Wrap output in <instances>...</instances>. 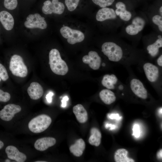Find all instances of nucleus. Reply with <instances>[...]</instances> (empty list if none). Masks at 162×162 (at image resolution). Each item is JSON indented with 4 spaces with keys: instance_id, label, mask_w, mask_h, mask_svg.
I'll use <instances>...</instances> for the list:
<instances>
[{
    "instance_id": "nucleus-3",
    "label": "nucleus",
    "mask_w": 162,
    "mask_h": 162,
    "mask_svg": "<svg viewBox=\"0 0 162 162\" xmlns=\"http://www.w3.org/2000/svg\"><path fill=\"white\" fill-rule=\"evenodd\" d=\"M50 68L55 74L64 75L68 71V68L65 62L61 57L59 51L56 49L51 50L49 53Z\"/></svg>"
},
{
    "instance_id": "nucleus-13",
    "label": "nucleus",
    "mask_w": 162,
    "mask_h": 162,
    "mask_svg": "<svg viewBox=\"0 0 162 162\" xmlns=\"http://www.w3.org/2000/svg\"><path fill=\"white\" fill-rule=\"evenodd\" d=\"M130 88L134 94L143 99L147 98L148 93L142 83L139 80L134 78L130 82Z\"/></svg>"
},
{
    "instance_id": "nucleus-29",
    "label": "nucleus",
    "mask_w": 162,
    "mask_h": 162,
    "mask_svg": "<svg viewBox=\"0 0 162 162\" xmlns=\"http://www.w3.org/2000/svg\"><path fill=\"white\" fill-rule=\"evenodd\" d=\"M18 4L17 0H4V7L10 10L15 9Z\"/></svg>"
},
{
    "instance_id": "nucleus-25",
    "label": "nucleus",
    "mask_w": 162,
    "mask_h": 162,
    "mask_svg": "<svg viewBox=\"0 0 162 162\" xmlns=\"http://www.w3.org/2000/svg\"><path fill=\"white\" fill-rule=\"evenodd\" d=\"M101 134L98 129L96 128H92L90 130V136L88 139L90 144L98 146L101 142Z\"/></svg>"
},
{
    "instance_id": "nucleus-14",
    "label": "nucleus",
    "mask_w": 162,
    "mask_h": 162,
    "mask_svg": "<svg viewBox=\"0 0 162 162\" xmlns=\"http://www.w3.org/2000/svg\"><path fill=\"white\" fill-rule=\"evenodd\" d=\"M143 68L149 81L154 82L158 80L159 76V70L157 66L151 63L147 62L144 64Z\"/></svg>"
},
{
    "instance_id": "nucleus-18",
    "label": "nucleus",
    "mask_w": 162,
    "mask_h": 162,
    "mask_svg": "<svg viewBox=\"0 0 162 162\" xmlns=\"http://www.w3.org/2000/svg\"><path fill=\"white\" fill-rule=\"evenodd\" d=\"M27 92L31 99L37 100L42 96L44 91L42 87L39 83L33 82L28 88Z\"/></svg>"
},
{
    "instance_id": "nucleus-36",
    "label": "nucleus",
    "mask_w": 162,
    "mask_h": 162,
    "mask_svg": "<svg viewBox=\"0 0 162 162\" xmlns=\"http://www.w3.org/2000/svg\"><path fill=\"white\" fill-rule=\"evenodd\" d=\"M162 149H160L159 151L157 154V157L158 159H161L162 157Z\"/></svg>"
},
{
    "instance_id": "nucleus-4",
    "label": "nucleus",
    "mask_w": 162,
    "mask_h": 162,
    "mask_svg": "<svg viewBox=\"0 0 162 162\" xmlns=\"http://www.w3.org/2000/svg\"><path fill=\"white\" fill-rule=\"evenodd\" d=\"M52 122L51 118L46 114L38 115L31 120L28 126L29 130L34 133L42 132L46 130Z\"/></svg>"
},
{
    "instance_id": "nucleus-5",
    "label": "nucleus",
    "mask_w": 162,
    "mask_h": 162,
    "mask_svg": "<svg viewBox=\"0 0 162 162\" xmlns=\"http://www.w3.org/2000/svg\"><path fill=\"white\" fill-rule=\"evenodd\" d=\"M9 69L12 74L20 77H25L28 74L27 66L25 64L22 58L20 56L15 54L10 59Z\"/></svg>"
},
{
    "instance_id": "nucleus-10",
    "label": "nucleus",
    "mask_w": 162,
    "mask_h": 162,
    "mask_svg": "<svg viewBox=\"0 0 162 162\" xmlns=\"http://www.w3.org/2000/svg\"><path fill=\"white\" fill-rule=\"evenodd\" d=\"M21 110V107L19 105L14 104H7L0 111V118L4 121H9L14 117L15 114Z\"/></svg>"
},
{
    "instance_id": "nucleus-28",
    "label": "nucleus",
    "mask_w": 162,
    "mask_h": 162,
    "mask_svg": "<svg viewBox=\"0 0 162 162\" xmlns=\"http://www.w3.org/2000/svg\"><path fill=\"white\" fill-rule=\"evenodd\" d=\"M79 1L80 0H65V3L68 10L72 11L76 8Z\"/></svg>"
},
{
    "instance_id": "nucleus-33",
    "label": "nucleus",
    "mask_w": 162,
    "mask_h": 162,
    "mask_svg": "<svg viewBox=\"0 0 162 162\" xmlns=\"http://www.w3.org/2000/svg\"><path fill=\"white\" fill-rule=\"evenodd\" d=\"M69 100V98L68 96H65L64 97L62 100V104L61 106L62 107H65L67 105V102Z\"/></svg>"
},
{
    "instance_id": "nucleus-26",
    "label": "nucleus",
    "mask_w": 162,
    "mask_h": 162,
    "mask_svg": "<svg viewBox=\"0 0 162 162\" xmlns=\"http://www.w3.org/2000/svg\"><path fill=\"white\" fill-rule=\"evenodd\" d=\"M148 21L151 20L153 25L156 26L158 33H162V16L158 13L152 14L151 16L148 18Z\"/></svg>"
},
{
    "instance_id": "nucleus-19",
    "label": "nucleus",
    "mask_w": 162,
    "mask_h": 162,
    "mask_svg": "<svg viewBox=\"0 0 162 162\" xmlns=\"http://www.w3.org/2000/svg\"><path fill=\"white\" fill-rule=\"evenodd\" d=\"M0 21L4 28L11 30L13 28L14 20L12 15L8 12L2 11L0 12Z\"/></svg>"
},
{
    "instance_id": "nucleus-20",
    "label": "nucleus",
    "mask_w": 162,
    "mask_h": 162,
    "mask_svg": "<svg viewBox=\"0 0 162 162\" xmlns=\"http://www.w3.org/2000/svg\"><path fill=\"white\" fill-rule=\"evenodd\" d=\"M73 112L77 121L80 123L86 122L88 119L87 112L81 104H78L73 108Z\"/></svg>"
},
{
    "instance_id": "nucleus-32",
    "label": "nucleus",
    "mask_w": 162,
    "mask_h": 162,
    "mask_svg": "<svg viewBox=\"0 0 162 162\" xmlns=\"http://www.w3.org/2000/svg\"><path fill=\"white\" fill-rule=\"evenodd\" d=\"M133 130V135L136 137H139L140 135V128L139 125L136 124L134 125Z\"/></svg>"
},
{
    "instance_id": "nucleus-21",
    "label": "nucleus",
    "mask_w": 162,
    "mask_h": 162,
    "mask_svg": "<svg viewBox=\"0 0 162 162\" xmlns=\"http://www.w3.org/2000/svg\"><path fill=\"white\" fill-rule=\"evenodd\" d=\"M85 146L84 141L82 139H80L77 140L74 144L70 146L69 149L74 156L79 157L82 154Z\"/></svg>"
},
{
    "instance_id": "nucleus-37",
    "label": "nucleus",
    "mask_w": 162,
    "mask_h": 162,
    "mask_svg": "<svg viewBox=\"0 0 162 162\" xmlns=\"http://www.w3.org/2000/svg\"><path fill=\"white\" fill-rule=\"evenodd\" d=\"M4 146L3 142L0 140V149H2Z\"/></svg>"
},
{
    "instance_id": "nucleus-17",
    "label": "nucleus",
    "mask_w": 162,
    "mask_h": 162,
    "mask_svg": "<svg viewBox=\"0 0 162 162\" xmlns=\"http://www.w3.org/2000/svg\"><path fill=\"white\" fill-rule=\"evenodd\" d=\"M56 142V139L53 137H43L36 141L34 144V147L38 151H43L49 147L54 146Z\"/></svg>"
},
{
    "instance_id": "nucleus-27",
    "label": "nucleus",
    "mask_w": 162,
    "mask_h": 162,
    "mask_svg": "<svg viewBox=\"0 0 162 162\" xmlns=\"http://www.w3.org/2000/svg\"><path fill=\"white\" fill-rule=\"evenodd\" d=\"M96 4L101 8L106 7L112 4L115 0H92Z\"/></svg>"
},
{
    "instance_id": "nucleus-34",
    "label": "nucleus",
    "mask_w": 162,
    "mask_h": 162,
    "mask_svg": "<svg viewBox=\"0 0 162 162\" xmlns=\"http://www.w3.org/2000/svg\"><path fill=\"white\" fill-rule=\"evenodd\" d=\"M53 94H54L52 92H50L46 95V99L48 103H51L52 102V97Z\"/></svg>"
},
{
    "instance_id": "nucleus-7",
    "label": "nucleus",
    "mask_w": 162,
    "mask_h": 162,
    "mask_svg": "<svg viewBox=\"0 0 162 162\" xmlns=\"http://www.w3.org/2000/svg\"><path fill=\"white\" fill-rule=\"evenodd\" d=\"M24 25L26 28H39L43 29L47 27L44 18L38 13L28 15Z\"/></svg>"
},
{
    "instance_id": "nucleus-22",
    "label": "nucleus",
    "mask_w": 162,
    "mask_h": 162,
    "mask_svg": "<svg viewBox=\"0 0 162 162\" xmlns=\"http://www.w3.org/2000/svg\"><path fill=\"white\" fill-rule=\"evenodd\" d=\"M101 100L105 104L110 105L114 102L116 97L114 93L109 89H104L99 93Z\"/></svg>"
},
{
    "instance_id": "nucleus-8",
    "label": "nucleus",
    "mask_w": 162,
    "mask_h": 162,
    "mask_svg": "<svg viewBox=\"0 0 162 162\" xmlns=\"http://www.w3.org/2000/svg\"><path fill=\"white\" fill-rule=\"evenodd\" d=\"M64 9V4L58 1V0H49L44 3L42 7L43 12L45 14H51L52 13L61 14L63 13Z\"/></svg>"
},
{
    "instance_id": "nucleus-35",
    "label": "nucleus",
    "mask_w": 162,
    "mask_h": 162,
    "mask_svg": "<svg viewBox=\"0 0 162 162\" xmlns=\"http://www.w3.org/2000/svg\"><path fill=\"white\" fill-rule=\"evenodd\" d=\"M158 64L160 66H162V55H160L158 58L157 60Z\"/></svg>"
},
{
    "instance_id": "nucleus-15",
    "label": "nucleus",
    "mask_w": 162,
    "mask_h": 162,
    "mask_svg": "<svg viewBox=\"0 0 162 162\" xmlns=\"http://www.w3.org/2000/svg\"><path fill=\"white\" fill-rule=\"evenodd\" d=\"M5 152L10 159L17 162H24L26 159V155L20 152L18 149L13 146H8L5 148Z\"/></svg>"
},
{
    "instance_id": "nucleus-23",
    "label": "nucleus",
    "mask_w": 162,
    "mask_h": 162,
    "mask_svg": "<svg viewBox=\"0 0 162 162\" xmlns=\"http://www.w3.org/2000/svg\"><path fill=\"white\" fill-rule=\"evenodd\" d=\"M128 152L125 148L117 149L114 154V158L116 162H134L132 158L128 157Z\"/></svg>"
},
{
    "instance_id": "nucleus-16",
    "label": "nucleus",
    "mask_w": 162,
    "mask_h": 162,
    "mask_svg": "<svg viewBox=\"0 0 162 162\" xmlns=\"http://www.w3.org/2000/svg\"><path fill=\"white\" fill-rule=\"evenodd\" d=\"M162 47L161 34L157 33L154 42L148 44L146 47L148 53L152 57H155L158 54L160 48Z\"/></svg>"
},
{
    "instance_id": "nucleus-2",
    "label": "nucleus",
    "mask_w": 162,
    "mask_h": 162,
    "mask_svg": "<svg viewBox=\"0 0 162 162\" xmlns=\"http://www.w3.org/2000/svg\"><path fill=\"white\" fill-rule=\"evenodd\" d=\"M117 36H115V41L104 43L101 46V51L110 61H120L124 56V52L122 47L116 41Z\"/></svg>"
},
{
    "instance_id": "nucleus-39",
    "label": "nucleus",
    "mask_w": 162,
    "mask_h": 162,
    "mask_svg": "<svg viewBox=\"0 0 162 162\" xmlns=\"http://www.w3.org/2000/svg\"><path fill=\"white\" fill-rule=\"evenodd\" d=\"M46 162V161H35V162Z\"/></svg>"
},
{
    "instance_id": "nucleus-24",
    "label": "nucleus",
    "mask_w": 162,
    "mask_h": 162,
    "mask_svg": "<svg viewBox=\"0 0 162 162\" xmlns=\"http://www.w3.org/2000/svg\"><path fill=\"white\" fill-rule=\"evenodd\" d=\"M118 81V78L114 74L110 75L106 74L104 75L101 81L102 85L109 89L115 88L114 85Z\"/></svg>"
},
{
    "instance_id": "nucleus-9",
    "label": "nucleus",
    "mask_w": 162,
    "mask_h": 162,
    "mask_svg": "<svg viewBox=\"0 0 162 162\" xmlns=\"http://www.w3.org/2000/svg\"><path fill=\"white\" fill-rule=\"evenodd\" d=\"M96 20L102 22L106 20L123 22L116 15L114 9L108 8H104L99 9L96 15Z\"/></svg>"
},
{
    "instance_id": "nucleus-40",
    "label": "nucleus",
    "mask_w": 162,
    "mask_h": 162,
    "mask_svg": "<svg viewBox=\"0 0 162 162\" xmlns=\"http://www.w3.org/2000/svg\"><path fill=\"white\" fill-rule=\"evenodd\" d=\"M1 81V78H0V82Z\"/></svg>"
},
{
    "instance_id": "nucleus-6",
    "label": "nucleus",
    "mask_w": 162,
    "mask_h": 162,
    "mask_svg": "<svg viewBox=\"0 0 162 162\" xmlns=\"http://www.w3.org/2000/svg\"><path fill=\"white\" fill-rule=\"evenodd\" d=\"M60 32L64 38L67 39L68 42L71 44L81 42L85 38L84 35L82 32L71 29L67 26L62 27Z\"/></svg>"
},
{
    "instance_id": "nucleus-30",
    "label": "nucleus",
    "mask_w": 162,
    "mask_h": 162,
    "mask_svg": "<svg viewBox=\"0 0 162 162\" xmlns=\"http://www.w3.org/2000/svg\"><path fill=\"white\" fill-rule=\"evenodd\" d=\"M0 78L3 81L7 80L9 78L6 68L1 63H0Z\"/></svg>"
},
{
    "instance_id": "nucleus-31",
    "label": "nucleus",
    "mask_w": 162,
    "mask_h": 162,
    "mask_svg": "<svg viewBox=\"0 0 162 162\" xmlns=\"http://www.w3.org/2000/svg\"><path fill=\"white\" fill-rule=\"evenodd\" d=\"M10 95L9 93L4 92L0 89V102H7L10 100Z\"/></svg>"
},
{
    "instance_id": "nucleus-12",
    "label": "nucleus",
    "mask_w": 162,
    "mask_h": 162,
    "mask_svg": "<svg viewBox=\"0 0 162 162\" xmlns=\"http://www.w3.org/2000/svg\"><path fill=\"white\" fill-rule=\"evenodd\" d=\"M82 60L83 63L88 64L93 70H97L100 67L101 58L96 51H90L88 55H85L82 57Z\"/></svg>"
},
{
    "instance_id": "nucleus-11",
    "label": "nucleus",
    "mask_w": 162,
    "mask_h": 162,
    "mask_svg": "<svg viewBox=\"0 0 162 162\" xmlns=\"http://www.w3.org/2000/svg\"><path fill=\"white\" fill-rule=\"evenodd\" d=\"M115 7L114 10L116 15L123 22L129 21L135 14L127 9L125 4L122 2H117Z\"/></svg>"
},
{
    "instance_id": "nucleus-38",
    "label": "nucleus",
    "mask_w": 162,
    "mask_h": 162,
    "mask_svg": "<svg viewBox=\"0 0 162 162\" xmlns=\"http://www.w3.org/2000/svg\"><path fill=\"white\" fill-rule=\"evenodd\" d=\"M5 162H10V160L8 159H6L5 161Z\"/></svg>"
},
{
    "instance_id": "nucleus-1",
    "label": "nucleus",
    "mask_w": 162,
    "mask_h": 162,
    "mask_svg": "<svg viewBox=\"0 0 162 162\" xmlns=\"http://www.w3.org/2000/svg\"><path fill=\"white\" fill-rule=\"evenodd\" d=\"M148 21L144 13L135 14L131 19L124 24L123 32L125 35L130 38L139 36Z\"/></svg>"
}]
</instances>
